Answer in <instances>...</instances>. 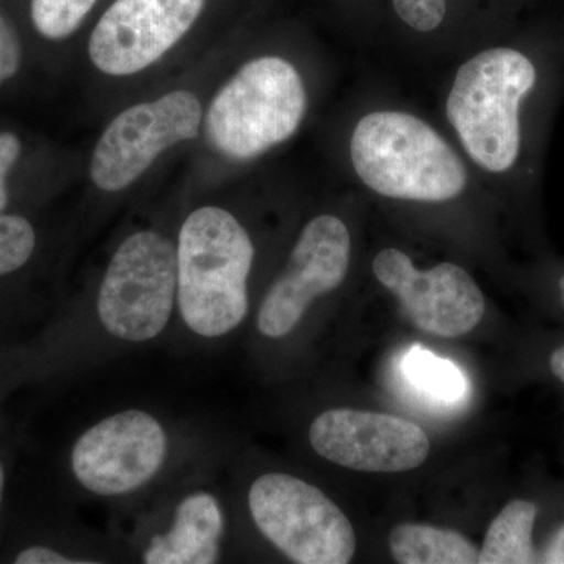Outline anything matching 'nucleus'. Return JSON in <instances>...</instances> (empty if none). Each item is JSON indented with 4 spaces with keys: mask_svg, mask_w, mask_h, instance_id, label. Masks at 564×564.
Instances as JSON below:
<instances>
[{
    "mask_svg": "<svg viewBox=\"0 0 564 564\" xmlns=\"http://www.w3.org/2000/svg\"><path fill=\"white\" fill-rule=\"evenodd\" d=\"M21 65V46L17 33L0 14V85L10 80Z\"/></svg>",
    "mask_w": 564,
    "mask_h": 564,
    "instance_id": "nucleus-20",
    "label": "nucleus"
},
{
    "mask_svg": "<svg viewBox=\"0 0 564 564\" xmlns=\"http://www.w3.org/2000/svg\"><path fill=\"white\" fill-rule=\"evenodd\" d=\"M206 0H117L91 33L96 68L129 76L159 61L185 35Z\"/></svg>",
    "mask_w": 564,
    "mask_h": 564,
    "instance_id": "nucleus-11",
    "label": "nucleus"
},
{
    "mask_svg": "<svg viewBox=\"0 0 564 564\" xmlns=\"http://www.w3.org/2000/svg\"><path fill=\"white\" fill-rule=\"evenodd\" d=\"M350 258V231L339 217L318 215L307 223L285 272L263 299L258 314L259 332L270 339L292 333L315 299L343 284Z\"/></svg>",
    "mask_w": 564,
    "mask_h": 564,
    "instance_id": "nucleus-9",
    "label": "nucleus"
},
{
    "mask_svg": "<svg viewBox=\"0 0 564 564\" xmlns=\"http://www.w3.org/2000/svg\"><path fill=\"white\" fill-rule=\"evenodd\" d=\"M306 90L295 66L284 58H254L218 91L207 113V135L223 154L250 161L299 131Z\"/></svg>",
    "mask_w": 564,
    "mask_h": 564,
    "instance_id": "nucleus-4",
    "label": "nucleus"
},
{
    "mask_svg": "<svg viewBox=\"0 0 564 564\" xmlns=\"http://www.w3.org/2000/svg\"><path fill=\"white\" fill-rule=\"evenodd\" d=\"M35 228L21 215L0 212V280L21 272L36 251Z\"/></svg>",
    "mask_w": 564,
    "mask_h": 564,
    "instance_id": "nucleus-17",
    "label": "nucleus"
},
{
    "mask_svg": "<svg viewBox=\"0 0 564 564\" xmlns=\"http://www.w3.org/2000/svg\"><path fill=\"white\" fill-rule=\"evenodd\" d=\"M254 524L282 554L300 564H347L356 536L344 511L321 489L288 474H265L251 485Z\"/></svg>",
    "mask_w": 564,
    "mask_h": 564,
    "instance_id": "nucleus-6",
    "label": "nucleus"
},
{
    "mask_svg": "<svg viewBox=\"0 0 564 564\" xmlns=\"http://www.w3.org/2000/svg\"><path fill=\"white\" fill-rule=\"evenodd\" d=\"M177 303L185 325L203 337L231 333L248 314L254 247L239 220L220 207L192 212L177 242Z\"/></svg>",
    "mask_w": 564,
    "mask_h": 564,
    "instance_id": "nucleus-2",
    "label": "nucleus"
},
{
    "mask_svg": "<svg viewBox=\"0 0 564 564\" xmlns=\"http://www.w3.org/2000/svg\"><path fill=\"white\" fill-rule=\"evenodd\" d=\"M166 454L169 437L158 419L121 411L82 434L70 452V470L93 494L124 496L150 484Z\"/></svg>",
    "mask_w": 564,
    "mask_h": 564,
    "instance_id": "nucleus-8",
    "label": "nucleus"
},
{
    "mask_svg": "<svg viewBox=\"0 0 564 564\" xmlns=\"http://www.w3.org/2000/svg\"><path fill=\"white\" fill-rule=\"evenodd\" d=\"M177 296V251L152 231L132 234L115 252L98 295L104 328L128 343H148L166 328Z\"/></svg>",
    "mask_w": 564,
    "mask_h": 564,
    "instance_id": "nucleus-5",
    "label": "nucleus"
},
{
    "mask_svg": "<svg viewBox=\"0 0 564 564\" xmlns=\"http://www.w3.org/2000/svg\"><path fill=\"white\" fill-rule=\"evenodd\" d=\"M350 159L367 188L400 202H452L469 182L466 165L447 140L402 110L364 115L351 132Z\"/></svg>",
    "mask_w": 564,
    "mask_h": 564,
    "instance_id": "nucleus-1",
    "label": "nucleus"
},
{
    "mask_svg": "<svg viewBox=\"0 0 564 564\" xmlns=\"http://www.w3.org/2000/svg\"><path fill=\"white\" fill-rule=\"evenodd\" d=\"M538 69L513 47L478 52L456 70L448 91V122L475 165L503 174L521 155V107L536 87Z\"/></svg>",
    "mask_w": 564,
    "mask_h": 564,
    "instance_id": "nucleus-3",
    "label": "nucleus"
},
{
    "mask_svg": "<svg viewBox=\"0 0 564 564\" xmlns=\"http://www.w3.org/2000/svg\"><path fill=\"white\" fill-rule=\"evenodd\" d=\"M225 519L209 492H193L177 507L172 529L152 538L143 552L147 564H212L220 558Z\"/></svg>",
    "mask_w": 564,
    "mask_h": 564,
    "instance_id": "nucleus-13",
    "label": "nucleus"
},
{
    "mask_svg": "<svg viewBox=\"0 0 564 564\" xmlns=\"http://www.w3.org/2000/svg\"><path fill=\"white\" fill-rule=\"evenodd\" d=\"M549 366H551L552 373L555 375L556 380L562 381L564 384V345L552 352Z\"/></svg>",
    "mask_w": 564,
    "mask_h": 564,
    "instance_id": "nucleus-25",
    "label": "nucleus"
},
{
    "mask_svg": "<svg viewBox=\"0 0 564 564\" xmlns=\"http://www.w3.org/2000/svg\"><path fill=\"white\" fill-rule=\"evenodd\" d=\"M310 441L322 458L361 473H406L430 454L429 436L417 423L345 408L318 415Z\"/></svg>",
    "mask_w": 564,
    "mask_h": 564,
    "instance_id": "nucleus-12",
    "label": "nucleus"
},
{
    "mask_svg": "<svg viewBox=\"0 0 564 564\" xmlns=\"http://www.w3.org/2000/svg\"><path fill=\"white\" fill-rule=\"evenodd\" d=\"M397 17L415 32L440 29L447 14V0H392Z\"/></svg>",
    "mask_w": 564,
    "mask_h": 564,
    "instance_id": "nucleus-19",
    "label": "nucleus"
},
{
    "mask_svg": "<svg viewBox=\"0 0 564 564\" xmlns=\"http://www.w3.org/2000/svg\"><path fill=\"white\" fill-rule=\"evenodd\" d=\"M96 0H32V21L41 35L62 40L79 29Z\"/></svg>",
    "mask_w": 564,
    "mask_h": 564,
    "instance_id": "nucleus-18",
    "label": "nucleus"
},
{
    "mask_svg": "<svg viewBox=\"0 0 564 564\" xmlns=\"http://www.w3.org/2000/svg\"><path fill=\"white\" fill-rule=\"evenodd\" d=\"M21 154V141L14 133H0V212L9 206V191H7V174L13 169Z\"/></svg>",
    "mask_w": 564,
    "mask_h": 564,
    "instance_id": "nucleus-22",
    "label": "nucleus"
},
{
    "mask_svg": "<svg viewBox=\"0 0 564 564\" xmlns=\"http://www.w3.org/2000/svg\"><path fill=\"white\" fill-rule=\"evenodd\" d=\"M389 549L402 564H474L478 551L463 534L432 525L402 524L389 534Z\"/></svg>",
    "mask_w": 564,
    "mask_h": 564,
    "instance_id": "nucleus-15",
    "label": "nucleus"
},
{
    "mask_svg": "<svg viewBox=\"0 0 564 564\" xmlns=\"http://www.w3.org/2000/svg\"><path fill=\"white\" fill-rule=\"evenodd\" d=\"M7 489H9V463H7V456L0 451V516L6 507Z\"/></svg>",
    "mask_w": 564,
    "mask_h": 564,
    "instance_id": "nucleus-24",
    "label": "nucleus"
},
{
    "mask_svg": "<svg viewBox=\"0 0 564 564\" xmlns=\"http://www.w3.org/2000/svg\"><path fill=\"white\" fill-rule=\"evenodd\" d=\"M202 117V104L188 91H172L122 111L93 152L90 174L96 187L104 192L128 187L163 151L196 139Z\"/></svg>",
    "mask_w": 564,
    "mask_h": 564,
    "instance_id": "nucleus-7",
    "label": "nucleus"
},
{
    "mask_svg": "<svg viewBox=\"0 0 564 564\" xmlns=\"http://www.w3.org/2000/svg\"><path fill=\"white\" fill-rule=\"evenodd\" d=\"M10 562L14 564H88L87 560H76L66 555L65 552L44 545H28L20 551L13 552Z\"/></svg>",
    "mask_w": 564,
    "mask_h": 564,
    "instance_id": "nucleus-21",
    "label": "nucleus"
},
{
    "mask_svg": "<svg viewBox=\"0 0 564 564\" xmlns=\"http://www.w3.org/2000/svg\"><path fill=\"white\" fill-rule=\"evenodd\" d=\"M373 273L423 333L459 337L473 332L484 318V292L456 263H440L422 272L410 256L386 248L375 256Z\"/></svg>",
    "mask_w": 564,
    "mask_h": 564,
    "instance_id": "nucleus-10",
    "label": "nucleus"
},
{
    "mask_svg": "<svg viewBox=\"0 0 564 564\" xmlns=\"http://www.w3.org/2000/svg\"><path fill=\"white\" fill-rule=\"evenodd\" d=\"M558 289H560V296H562V303L564 306V274L562 276V280L558 282Z\"/></svg>",
    "mask_w": 564,
    "mask_h": 564,
    "instance_id": "nucleus-26",
    "label": "nucleus"
},
{
    "mask_svg": "<svg viewBox=\"0 0 564 564\" xmlns=\"http://www.w3.org/2000/svg\"><path fill=\"white\" fill-rule=\"evenodd\" d=\"M404 392L437 414L462 410L469 399V381L455 362L414 345L399 364Z\"/></svg>",
    "mask_w": 564,
    "mask_h": 564,
    "instance_id": "nucleus-14",
    "label": "nucleus"
},
{
    "mask_svg": "<svg viewBox=\"0 0 564 564\" xmlns=\"http://www.w3.org/2000/svg\"><path fill=\"white\" fill-rule=\"evenodd\" d=\"M538 507L530 500H513L505 505L486 533L478 551V564L540 563L533 545V527Z\"/></svg>",
    "mask_w": 564,
    "mask_h": 564,
    "instance_id": "nucleus-16",
    "label": "nucleus"
},
{
    "mask_svg": "<svg viewBox=\"0 0 564 564\" xmlns=\"http://www.w3.org/2000/svg\"><path fill=\"white\" fill-rule=\"evenodd\" d=\"M540 563L564 564V525L560 527V529L552 534L544 551L540 554Z\"/></svg>",
    "mask_w": 564,
    "mask_h": 564,
    "instance_id": "nucleus-23",
    "label": "nucleus"
}]
</instances>
